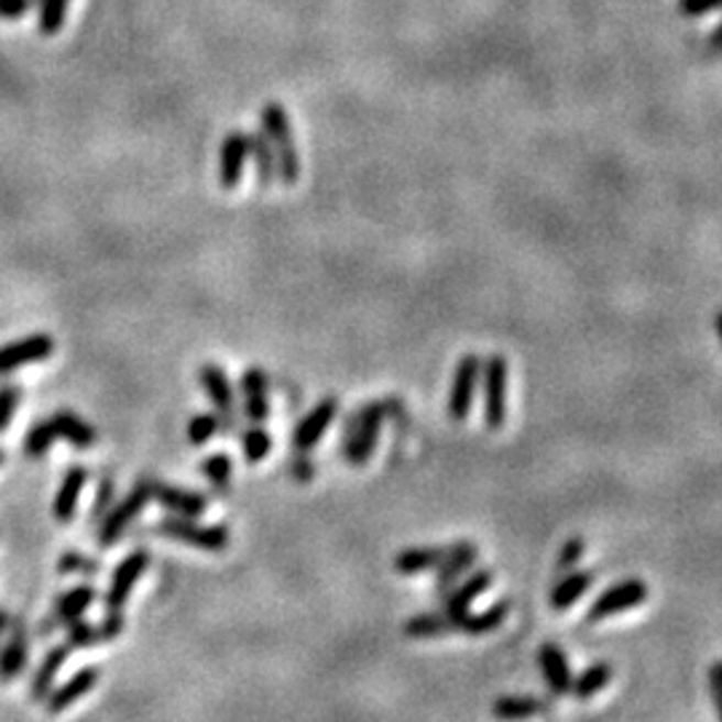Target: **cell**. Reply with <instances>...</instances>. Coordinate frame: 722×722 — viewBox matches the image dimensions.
I'll list each match as a JSON object with an SVG mask.
<instances>
[{
  "label": "cell",
  "mask_w": 722,
  "mask_h": 722,
  "mask_svg": "<svg viewBox=\"0 0 722 722\" xmlns=\"http://www.w3.org/2000/svg\"><path fill=\"white\" fill-rule=\"evenodd\" d=\"M153 497V482H140L136 488L123 497L121 503H116L113 508H110L108 516L102 519V525H99V546L102 549H108V546H113L118 538H121L123 533H127V527L132 525V519L142 514V508L147 506V501Z\"/></svg>",
  "instance_id": "cell-4"
},
{
  "label": "cell",
  "mask_w": 722,
  "mask_h": 722,
  "mask_svg": "<svg viewBox=\"0 0 722 722\" xmlns=\"http://www.w3.org/2000/svg\"><path fill=\"white\" fill-rule=\"evenodd\" d=\"M718 332H720V340H722V310L718 314Z\"/></svg>",
  "instance_id": "cell-46"
},
{
  "label": "cell",
  "mask_w": 722,
  "mask_h": 722,
  "mask_svg": "<svg viewBox=\"0 0 722 722\" xmlns=\"http://www.w3.org/2000/svg\"><path fill=\"white\" fill-rule=\"evenodd\" d=\"M54 353V338L46 332L28 335L9 346H0V375L20 370L24 364H35V361H46Z\"/></svg>",
  "instance_id": "cell-7"
},
{
  "label": "cell",
  "mask_w": 722,
  "mask_h": 722,
  "mask_svg": "<svg viewBox=\"0 0 722 722\" xmlns=\"http://www.w3.org/2000/svg\"><path fill=\"white\" fill-rule=\"evenodd\" d=\"M67 639L65 643L70 647H89V645H99L108 643V639H116L118 634L123 632V615L121 613H110L102 624H86V621H73L67 624Z\"/></svg>",
  "instance_id": "cell-16"
},
{
  "label": "cell",
  "mask_w": 722,
  "mask_h": 722,
  "mask_svg": "<svg viewBox=\"0 0 722 722\" xmlns=\"http://www.w3.org/2000/svg\"><path fill=\"white\" fill-rule=\"evenodd\" d=\"M549 703L530 699V696H506L493 703V714L503 722H525L533 720L538 712H546Z\"/></svg>",
  "instance_id": "cell-26"
},
{
  "label": "cell",
  "mask_w": 722,
  "mask_h": 722,
  "mask_svg": "<svg viewBox=\"0 0 722 722\" xmlns=\"http://www.w3.org/2000/svg\"><path fill=\"white\" fill-rule=\"evenodd\" d=\"M508 610H512V602L508 600L495 602L493 608L482 610V613H477V615L466 613L463 619L456 624V628H460L463 634H471V637H482V634L495 632V628L508 619Z\"/></svg>",
  "instance_id": "cell-25"
},
{
  "label": "cell",
  "mask_w": 722,
  "mask_h": 722,
  "mask_svg": "<svg viewBox=\"0 0 722 722\" xmlns=\"http://www.w3.org/2000/svg\"><path fill=\"white\" fill-rule=\"evenodd\" d=\"M35 0H0V20H22Z\"/></svg>",
  "instance_id": "cell-42"
},
{
  "label": "cell",
  "mask_w": 722,
  "mask_h": 722,
  "mask_svg": "<svg viewBox=\"0 0 722 722\" xmlns=\"http://www.w3.org/2000/svg\"><path fill=\"white\" fill-rule=\"evenodd\" d=\"M477 557H479V551L474 544H456L452 549H447L445 559H441V565L437 568L439 570V578H437L439 589L450 591V587H456L458 578L463 576L471 565H474Z\"/></svg>",
  "instance_id": "cell-24"
},
{
  "label": "cell",
  "mask_w": 722,
  "mask_h": 722,
  "mask_svg": "<svg viewBox=\"0 0 722 722\" xmlns=\"http://www.w3.org/2000/svg\"><path fill=\"white\" fill-rule=\"evenodd\" d=\"M249 158V134L244 132H230L220 145V185L226 190L239 188L241 174H244Z\"/></svg>",
  "instance_id": "cell-15"
},
{
  "label": "cell",
  "mask_w": 722,
  "mask_h": 722,
  "mask_svg": "<svg viewBox=\"0 0 722 722\" xmlns=\"http://www.w3.org/2000/svg\"><path fill=\"white\" fill-rule=\"evenodd\" d=\"M217 431H220V420H217V415H211V413L196 415V418L188 423V439H190V445H196V447L207 445V441L215 437Z\"/></svg>",
  "instance_id": "cell-36"
},
{
  "label": "cell",
  "mask_w": 722,
  "mask_h": 722,
  "mask_svg": "<svg viewBox=\"0 0 722 722\" xmlns=\"http://www.w3.org/2000/svg\"><path fill=\"white\" fill-rule=\"evenodd\" d=\"M490 583H493V572H488V570H479L477 576H471L469 581H466V583H460V587L450 589V594H447L445 615H447V619H450L452 628H456L458 621L463 619L466 613H469L471 602H474L477 597H482L484 591L490 589Z\"/></svg>",
  "instance_id": "cell-17"
},
{
  "label": "cell",
  "mask_w": 722,
  "mask_h": 722,
  "mask_svg": "<svg viewBox=\"0 0 722 722\" xmlns=\"http://www.w3.org/2000/svg\"><path fill=\"white\" fill-rule=\"evenodd\" d=\"M581 557H583V540L581 538H570L568 544L562 546V551H559L557 568L559 570H570L572 565H576Z\"/></svg>",
  "instance_id": "cell-40"
},
{
  "label": "cell",
  "mask_w": 722,
  "mask_h": 722,
  "mask_svg": "<svg viewBox=\"0 0 722 722\" xmlns=\"http://www.w3.org/2000/svg\"><path fill=\"white\" fill-rule=\"evenodd\" d=\"M538 664H540V669H544L546 682H549V688L554 690V693L557 696L568 693V690L572 688V677H570V666H568V658H565V653L559 650L557 645L546 643L538 650Z\"/></svg>",
  "instance_id": "cell-22"
},
{
  "label": "cell",
  "mask_w": 722,
  "mask_h": 722,
  "mask_svg": "<svg viewBox=\"0 0 722 722\" xmlns=\"http://www.w3.org/2000/svg\"><path fill=\"white\" fill-rule=\"evenodd\" d=\"M3 460H6V452H3V450H0V466H3Z\"/></svg>",
  "instance_id": "cell-47"
},
{
  "label": "cell",
  "mask_w": 722,
  "mask_h": 722,
  "mask_svg": "<svg viewBox=\"0 0 722 722\" xmlns=\"http://www.w3.org/2000/svg\"><path fill=\"white\" fill-rule=\"evenodd\" d=\"M271 434H267L265 428H249L244 434V456L249 463H260V460L271 452Z\"/></svg>",
  "instance_id": "cell-35"
},
{
  "label": "cell",
  "mask_w": 722,
  "mask_h": 722,
  "mask_svg": "<svg viewBox=\"0 0 722 722\" xmlns=\"http://www.w3.org/2000/svg\"><path fill=\"white\" fill-rule=\"evenodd\" d=\"M201 471L209 477V482L215 484L217 490H228L230 474H233V466H230V458L226 452H215L201 463Z\"/></svg>",
  "instance_id": "cell-34"
},
{
  "label": "cell",
  "mask_w": 722,
  "mask_h": 722,
  "mask_svg": "<svg viewBox=\"0 0 722 722\" xmlns=\"http://www.w3.org/2000/svg\"><path fill=\"white\" fill-rule=\"evenodd\" d=\"M54 441H57V437H54L52 423L46 418L35 423V426L28 431V437H24V452H28L30 458H43L48 450H52Z\"/></svg>",
  "instance_id": "cell-33"
},
{
  "label": "cell",
  "mask_w": 722,
  "mask_h": 722,
  "mask_svg": "<svg viewBox=\"0 0 722 722\" xmlns=\"http://www.w3.org/2000/svg\"><path fill=\"white\" fill-rule=\"evenodd\" d=\"M452 624L445 613L441 615H418V619H409L404 624V634L413 639H431L441 637V634H450Z\"/></svg>",
  "instance_id": "cell-31"
},
{
  "label": "cell",
  "mask_w": 722,
  "mask_h": 722,
  "mask_svg": "<svg viewBox=\"0 0 722 722\" xmlns=\"http://www.w3.org/2000/svg\"><path fill=\"white\" fill-rule=\"evenodd\" d=\"M30 658V634L22 615L11 619L9 639L0 647V682H14Z\"/></svg>",
  "instance_id": "cell-11"
},
{
  "label": "cell",
  "mask_w": 722,
  "mask_h": 722,
  "mask_svg": "<svg viewBox=\"0 0 722 722\" xmlns=\"http://www.w3.org/2000/svg\"><path fill=\"white\" fill-rule=\"evenodd\" d=\"M506 385L508 364L503 357H490L484 364V420L497 431L506 423Z\"/></svg>",
  "instance_id": "cell-5"
},
{
  "label": "cell",
  "mask_w": 722,
  "mask_h": 722,
  "mask_svg": "<svg viewBox=\"0 0 722 722\" xmlns=\"http://www.w3.org/2000/svg\"><path fill=\"white\" fill-rule=\"evenodd\" d=\"M241 391H244V407H247V418L252 423H265L267 413V375L258 367L244 372L241 378Z\"/></svg>",
  "instance_id": "cell-19"
},
{
  "label": "cell",
  "mask_w": 722,
  "mask_h": 722,
  "mask_svg": "<svg viewBox=\"0 0 722 722\" xmlns=\"http://www.w3.org/2000/svg\"><path fill=\"white\" fill-rule=\"evenodd\" d=\"M147 565H151V554L147 551L129 554V557L118 565L113 578H110L108 594H105V608H108V613H121V608L127 605L134 583L140 581L142 572L147 570Z\"/></svg>",
  "instance_id": "cell-9"
},
{
  "label": "cell",
  "mask_w": 722,
  "mask_h": 722,
  "mask_svg": "<svg viewBox=\"0 0 722 722\" xmlns=\"http://www.w3.org/2000/svg\"><path fill=\"white\" fill-rule=\"evenodd\" d=\"M59 572H62V576H67V572H80V576H97L99 562H97V559L84 557V554H78V551H67V554H62V559H59Z\"/></svg>",
  "instance_id": "cell-38"
},
{
  "label": "cell",
  "mask_w": 722,
  "mask_h": 722,
  "mask_svg": "<svg viewBox=\"0 0 722 722\" xmlns=\"http://www.w3.org/2000/svg\"><path fill=\"white\" fill-rule=\"evenodd\" d=\"M591 581H594V576H591V572H572V576L562 578V581H559L551 591V608L554 610L570 608L572 602L578 600V597L587 594Z\"/></svg>",
  "instance_id": "cell-29"
},
{
  "label": "cell",
  "mask_w": 722,
  "mask_h": 722,
  "mask_svg": "<svg viewBox=\"0 0 722 722\" xmlns=\"http://www.w3.org/2000/svg\"><path fill=\"white\" fill-rule=\"evenodd\" d=\"M198 381L207 389L211 404L220 413V426L230 428L236 418V400H233V385L228 381V372L217 364H204L198 370Z\"/></svg>",
  "instance_id": "cell-12"
},
{
  "label": "cell",
  "mask_w": 722,
  "mask_h": 722,
  "mask_svg": "<svg viewBox=\"0 0 722 722\" xmlns=\"http://www.w3.org/2000/svg\"><path fill=\"white\" fill-rule=\"evenodd\" d=\"M99 675H102L99 666H84L78 675H73L70 680L62 682L57 690H52V693L46 696V701H43L46 703V712L59 714V712H65V709H70L73 703H78L86 693H91V690L97 688Z\"/></svg>",
  "instance_id": "cell-13"
},
{
  "label": "cell",
  "mask_w": 722,
  "mask_h": 722,
  "mask_svg": "<svg viewBox=\"0 0 722 722\" xmlns=\"http://www.w3.org/2000/svg\"><path fill=\"white\" fill-rule=\"evenodd\" d=\"M445 554L447 549H407L396 557L394 565L402 576H420V572L439 568Z\"/></svg>",
  "instance_id": "cell-28"
},
{
  "label": "cell",
  "mask_w": 722,
  "mask_h": 722,
  "mask_svg": "<svg viewBox=\"0 0 722 722\" xmlns=\"http://www.w3.org/2000/svg\"><path fill=\"white\" fill-rule=\"evenodd\" d=\"M722 0H680V14L682 17H703L709 11H720Z\"/></svg>",
  "instance_id": "cell-41"
},
{
  "label": "cell",
  "mask_w": 722,
  "mask_h": 722,
  "mask_svg": "<svg viewBox=\"0 0 722 722\" xmlns=\"http://www.w3.org/2000/svg\"><path fill=\"white\" fill-rule=\"evenodd\" d=\"M48 423H52L54 437L67 441V445L78 447V450H89V447H95L97 431L89 426V423L80 420L76 413H65V409H62V413L52 415Z\"/></svg>",
  "instance_id": "cell-20"
},
{
  "label": "cell",
  "mask_w": 722,
  "mask_h": 722,
  "mask_svg": "<svg viewBox=\"0 0 722 722\" xmlns=\"http://www.w3.org/2000/svg\"><path fill=\"white\" fill-rule=\"evenodd\" d=\"M9 628H11V615H9V610L0 608V639H3L6 634H9Z\"/></svg>",
  "instance_id": "cell-45"
},
{
  "label": "cell",
  "mask_w": 722,
  "mask_h": 722,
  "mask_svg": "<svg viewBox=\"0 0 722 722\" xmlns=\"http://www.w3.org/2000/svg\"><path fill=\"white\" fill-rule=\"evenodd\" d=\"M249 155L254 161V169H258V183L260 188H267V185L276 179V155H273L271 142L263 129L254 134H249Z\"/></svg>",
  "instance_id": "cell-27"
},
{
  "label": "cell",
  "mask_w": 722,
  "mask_h": 722,
  "mask_svg": "<svg viewBox=\"0 0 722 722\" xmlns=\"http://www.w3.org/2000/svg\"><path fill=\"white\" fill-rule=\"evenodd\" d=\"M610 677H613V669H610L608 664H594V666H589V669L583 671L576 682H572L570 690L576 693L578 701H589L591 696H597L602 688H605V685L610 682Z\"/></svg>",
  "instance_id": "cell-30"
},
{
  "label": "cell",
  "mask_w": 722,
  "mask_h": 722,
  "mask_svg": "<svg viewBox=\"0 0 722 722\" xmlns=\"http://www.w3.org/2000/svg\"><path fill=\"white\" fill-rule=\"evenodd\" d=\"M335 415H338V400H332V396L316 404V407L310 409V413L305 415L300 423H297L295 437H292V445H295V450L308 452L310 447L319 445L324 431L332 426Z\"/></svg>",
  "instance_id": "cell-14"
},
{
  "label": "cell",
  "mask_w": 722,
  "mask_h": 722,
  "mask_svg": "<svg viewBox=\"0 0 722 722\" xmlns=\"http://www.w3.org/2000/svg\"><path fill=\"white\" fill-rule=\"evenodd\" d=\"M20 385L3 383L0 385V434L11 426V418H14L17 407H20Z\"/></svg>",
  "instance_id": "cell-37"
},
{
  "label": "cell",
  "mask_w": 722,
  "mask_h": 722,
  "mask_svg": "<svg viewBox=\"0 0 722 722\" xmlns=\"http://www.w3.org/2000/svg\"><path fill=\"white\" fill-rule=\"evenodd\" d=\"M95 600H97V591H95V587H89V583H84V587H76V589L65 591V594H59L57 600H54L52 613H48L46 619L41 621L39 634H41V637H48V634H54V628L67 626V624H73V621H78L80 615L89 610V605Z\"/></svg>",
  "instance_id": "cell-8"
},
{
  "label": "cell",
  "mask_w": 722,
  "mask_h": 722,
  "mask_svg": "<svg viewBox=\"0 0 722 722\" xmlns=\"http://www.w3.org/2000/svg\"><path fill=\"white\" fill-rule=\"evenodd\" d=\"M39 3V30L43 35H57L65 24L70 0H35Z\"/></svg>",
  "instance_id": "cell-32"
},
{
  "label": "cell",
  "mask_w": 722,
  "mask_h": 722,
  "mask_svg": "<svg viewBox=\"0 0 722 722\" xmlns=\"http://www.w3.org/2000/svg\"><path fill=\"white\" fill-rule=\"evenodd\" d=\"M385 418V404L372 402L361 407L353 415L351 423L346 426V445H342V456L348 463L364 466L372 458L378 447V437H381V426Z\"/></svg>",
  "instance_id": "cell-2"
},
{
  "label": "cell",
  "mask_w": 722,
  "mask_h": 722,
  "mask_svg": "<svg viewBox=\"0 0 722 722\" xmlns=\"http://www.w3.org/2000/svg\"><path fill=\"white\" fill-rule=\"evenodd\" d=\"M709 48H712V52L722 54V24H720L718 30H714L712 35H709Z\"/></svg>",
  "instance_id": "cell-44"
},
{
  "label": "cell",
  "mask_w": 722,
  "mask_h": 722,
  "mask_svg": "<svg viewBox=\"0 0 722 722\" xmlns=\"http://www.w3.org/2000/svg\"><path fill=\"white\" fill-rule=\"evenodd\" d=\"M479 375H482V359H479L477 353H466V357L458 361L456 378H452V389H450V418L452 420L469 418V409H471V402H474Z\"/></svg>",
  "instance_id": "cell-10"
},
{
  "label": "cell",
  "mask_w": 722,
  "mask_h": 722,
  "mask_svg": "<svg viewBox=\"0 0 722 722\" xmlns=\"http://www.w3.org/2000/svg\"><path fill=\"white\" fill-rule=\"evenodd\" d=\"M86 479L89 477H86V469H80V466H73L65 479H62L57 497H54V516H57V522H70L76 516L78 497L84 493Z\"/></svg>",
  "instance_id": "cell-23"
},
{
  "label": "cell",
  "mask_w": 722,
  "mask_h": 722,
  "mask_svg": "<svg viewBox=\"0 0 722 722\" xmlns=\"http://www.w3.org/2000/svg\"><path fill=\"white\" fill-rule=\"evenodd\" d=\"M709 688H712L714 707H718L720 722H722V661L709 666Z\"/></svg>",
  "instance_id": "cell-43"
},
{
  "label": "cell",
  "mask_w": 722,
  "mask_h": 722,
  "mask_svg": "<svg viewBox=\"0 0 722 722\" xmlns=\"http://www.w3.org/2000/svg\"><path fill=\"white\" fill-rule=\"evenodd\" d=\"M158 533L201 551H222L230 540L226 525H196L188 516H166L158 522Z\"/></svg>",
  "instance_id": "cell-3"
},
{
  "label": "cell",
  "mask_w": 722,
  "mask_h": 722,
  "mask_svg": "<svg viewBox=\"0 0 722 722\" xmlns=\"http://www.w3.org/2000/svg\"><path fill=\"white\" fill-rule=\"evenodd\" d=\"M113 503H116V482H113V479H105V482L99 484V490H97L95 508H91L89 522H102L105 516H108L110 508H113Z\"/></svg>",
  "instance_id": "cell-39"
},
{
  "label": "cell",
  "mask_w": 722,
  "mask_h": 722,
  "mask_svg": "<svg viewBox=\"0 0 722 722\" xmlns=\"http://www.w3.org/2000/svg\"><path fill=\"white\" fill-rule=\"evenodd\" d=\"M153 495L161 506L169 508V512H174L177 516H201L204 512H207V497L188 493V490L153 482Z\"/></svg>",
  "instance_id": "cell-21"
},
{
  "label": "cell",
  "mask_w": 722,
  "mask_h": 722,
  "mask_svg": "<svg viewBox=\"0 0 722 722\" xmlns=\"http://www.w3.org/2000/svg\"><path fill=\"white\" fill-rule=\"evenodd\" d=\"M260 129L265 132L273 155H276V177H282L284 185H295L300 177V155H297L289 113L284 110V105L267 102L260 110Z\"/></svg>",
  "instance_id": "cell-1"
},
{
  "label": "cell",
  "mask_w": 722,
  "mask_h": 722,
  "mask_svg": "<svg viewBox=\"0 0 722 722\" xmlns=\"http://www.w3.org/2000/svg\"><path fill=\"white\" fill-rule=\"evenodd\" d=\"M73 647L70 645H57L52 647V650L46 653V658H43L39 671L33 675V680H30V699L43 703L46 701V696L52 693V685L57 680V671L62 669V664L67 661V656H70Z\"/></svg>",
  "instance_id": "cell-18"
},
{
  "label": "cell",
  "mask_w": 722,
  "mask_h": 722,
  "mask_svg": "<svg viewBox=\"0 0 722 722\" xmlns=\"http://www.w3.org/2000/svg\"><path fill=\"white\" fill-rule=\"evenodd\" d=\"M645 600H647L645 583L639 581V578H626V581L610 587L605 594L597 597V602L589 610V621L594 624V621L610 619V615L626 613V610L643 605Z\"/></svg>",
  "instance_id": "cell-6"
}]
</instances>
